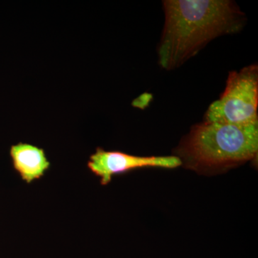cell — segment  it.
<instances>
[{
  "mask_svg": "<svg viewBox=\"0 0 258 258\" xmlns=\"http://www.w3.org/2000/svg\"><path fill=\"white\" fill-rule=\"evenodd\" d=\"M164 25L158 63L166 71L181 67L217 37L242 30L245 15L232 0H164Z\"/></svg>",
  "mask_w": 258,
  "mask_h": 258,
  "instance_id": "obj_1",
  "label": "cell"
},
{
  "mask_svg": "<svg viewBox=\"0 0 258 258\" xmlns=\"http://www.w3.org/2000/svg\"><path fill=\"white\" fill-rule=\"evenodd\" d=\"M258 152V124L204 121L193 125L175 149L187 169L200 173L227 170L252 160Z\"/></svg>",
  "mask_w": 258,
  "mask_h": 258,
  "instance_id": "obj_2",
  "label": "cell"
},
{
  "mask_svg": "<svg viewBox=\"0 0 258 258\" xmlns=\"http://www.w3.org/2000/svg\"><path fill=\"white\" fill-rule=\"evenodd\" d=\"M258 66L231 71L220 98L210 104L205 121L234 125L258 124Z\"/></svg>",
  "mask_w": 258,
  "mask_h": 258,
  "instance_id": "obj_3",
  "label": "cell"
},
{
  "mask_svg": "<svg viewBox=\"0 0 258 258\" xmlns=\"http://www.w3.org/2000/svg\"><path fill=\"white\" fill-rule=\"evenodd\" d=\"M182 165L175 155L161 157H139L118 151H106L97 148L89 158L88 167L95 175L101 179L102 185H107L116 174L144 167L174 169Z\"/></svg>",
  "mask_w": 258,
  "mask_h": 258,
  "instance_id": "obj_4",
  "label": "cell"
},
{
  "mask_svg": "<svg viewBox=\"0 0 258 258\" xmlns=\"http://www.w3.org/2000/svg\"><path fill=\"white\" fill-rule=\"evenodd\" d=\"M10 152L15 171L28 184L41 178L50 168L45 151L36 146L20 142L12 146Z\"/></svg>",
  "mask_w": 258,
  "mask_h": 258,
  "instance_id": "obj_5",
  "label": "cell"
}]
</instances>
